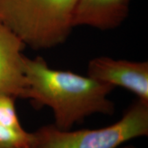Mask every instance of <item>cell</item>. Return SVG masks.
Here are the masks:
<instances>
[{
  "label": "cell",
  "instance_id": "7a4b0ae2",
  "mask_svg": "<svg viewBox=\"0 0 148 148\" xmlns=\"http://www.w3.org/2000/svg\"><path fill=\"white\" fill-rule=\"evenodd\" d=\"M78 0H0V24L34 49L63 43L74 27Z\"/></svg>",
  "mask_w": 148,
  "mask_h": 148
},
{
  "label": "cell",
  "instance_id": "8992f818",
  "mask_svg": "<svg viewBox=\"0 0 148 148\" xmlns=\"http://www.w3.org/2000/svg\"><path fill=\"white\" fill-rule=\"evenodd\" d=\"M132 0H78L74 26H88L100 30L119 27L129 14Z\"/></svg>",
  "mask_w": 148,
  "mask_h": 148
},
{
  "label": "cell",
  "instance_id": "5b68a950",
  "mask_svg": "<svg viewBox=\"0 0 148 148\" xmlns=\"http://www.w3.org/2000/svg\"><path fill=\"white\" fill-rule=\"evenodd\" d=\"M23 42L0 24V95L27 99Z\"/></svg>",
  "mask_w": 148,
  "mask_h": 148
},
{
  "label": "cell",
  "instance_id": "277c9868",
  "mask_svg": "<svg viewBox=\"0 0 148 148\" xmlns=\"http://www.w3.org/2000/svg\"><path fill=\"white\" fill-rule=\"evenodd\" d=\"M88 76L110 86H119L148 102V62L116 60L106 56L92 59Z\"/></svg>",
  "mask_w": 148,
  "mask_h": 148
},
{
  "label": "cell",
  "instance_id": "52a82bcc",
  "mask_svg": "<svg viewBox=\"0 0 148 148\" xmlns=\"http://www.w3.org/2000/svg\"><path fill=\"white\" fill-rule=\"evenodd\" d=\"M33 133L0 124V148H31Z\"/></svg>",
  "mask_w": 148,
  "mask_h": 148
},
{
  "label": "cell",
  "instance_id": "9c48e42d",
  "mask_svg": "<svg viewBox=\"0 0 148 148\" xmlns=\"http://www.w3.org/2000/svg\"><path fill=\"white\" fill-rule=\"evenodd\" d=\"M118 148H136V147L133 145H125V146H121V147H118Z\"/></svg>",
  "mask_w": 148,
  "mask_h": 148
},
{
  "label": "cell",
  "instance_id": "6da1fadb",
  "mask_svg": "<svg viewBox=\"0 0 148 148\" xmlns=\"http://www.w3.org/2000/svg\"><path fill=\"white\" fill-rule=\"evenodd\" d=\"M24 71L27 99L36 107L51 108L58 129L69 130L92 114L114 112L108 98L113 86L88 75L51 69L42 57L25 56Z\"/></svg>",
  "mask_w": 148,
  "mask_h": 148
},
{
  "label": "cell",
  "instance_id": "3957f363",
  "mask_svg": "<svg viewBox=\"0 0 148 148\" xmlns=\"http://www.w3.org/2000/svg\"><path fill=\"white\" fill-rule=\"evenodd\" d=\"M33 133L31 148H118L129 140L148 134V102L138 99L119 121L98 129L71 131L54 125Z\"/></svg>",
  "mask_w": 148,
  "mask_h": 148
},
{
  "label": "cell",
  "instance_id": "ba28073f",
  "mask_svg": "<svg viewBox=\"0 0 148 148\" xmlns=\"http://www.w3.org/2000/svg\"><path fill=\"white\" fill-rule=\"evenodd\" d=\"M15 98L0 95V124L14 129L23 128L20 123L14 104Z\"/></svg>",
  "mask_w": 148,
  "mask_h": 148
}]
</instances>
